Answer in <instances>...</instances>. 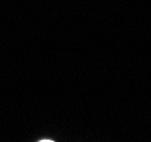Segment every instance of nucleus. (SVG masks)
I'll return each mask as SVG.
<instances>
[{
    "instance_id": "nucleus-1",
    "label": "nucleus",
    "mask_w": 151,
    "mask_h": 142,
    "mask_svg": "<svg viewBox=\"0 0 151 142\" xmlns=\"http://www.w3.org/2000/svg\"><path fill=\"white\" fill-rule=\"evenodd\" d=\"M40 142H54V141H52V140H42V141Z\"/></svg>"
}]
</instances>
